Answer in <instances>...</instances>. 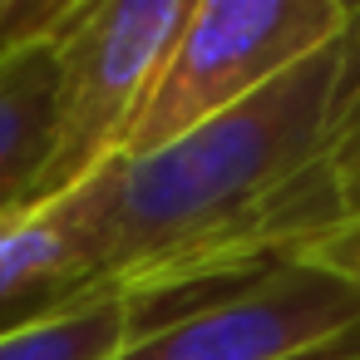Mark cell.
I'll list each match as a JSON object with an SVG mask.
<instances>
[{
    "label": "cell",
    "instance_id": "cell-1",
    "mask_svg": "<svg viewBox=\"0 0 360 360\" xmlns=\"http://www.w3.org/2000/svg\"><path fill=\"white\" fill-rule=\"evenodd\" d=\"M350 104L340 35L247 104L84 183L94 291L173 296L252 276L345 227L326 148Z\"/></svg>",
    "mask_w": 360,
    "mask_h": 360
},
{
    "label": "cell",
    "instance_id": "cell-2",
    "mask_svg": "<svg viewBox=\"0 0 360 360\" xmlns=\"http://www.w3.org/2000/svg\"><path fill=\"white\" fill-rule=\"evenodd\" d=\"M345 30V0H193L119 163L148 158L198 124L247 104Z\"/></svg>",
    "mask_w": 360,
    "mask_h": 360
},
{
    "label": "cell",
    "instance_id": "cell-3",
    "mask_svg": "<svg viewBox=\"0 0 360 360\" xmlns=\"http://www.w3.org/2000/svg\"><path fill=\"white\" fill-rule=\"evenodd\" d=\"M193 0H89L55 45V143L40 183L50 207L119 163L148 84Z\"/></svg>",
    "mask_w": 360,
    "mask_h": 360
},
{
    "label": "cell",
    "instance_id": "cell-4",
    "mask_svg": "<svg viewBox=\"0 0 360 360\" xmlns=\"http://www.w3.org/2000/svg\"><path fill=\"white\" fill-rule=\"evenodd\" d=\"M360 330V286L296 252L252 276L188 291L114 360H301Z\"/></svg>",
    "mask_w": 360,
    "mask_h": 360
},
{
    "label": "cell",
    "instance_id": "cell-5",
    "mask_svg": "<svg viewBox=\"0 0 360 360\" xmlns=\"http://www.w3.org/2000/svg\"><path fill=\"white\" fill-rule=\"evenodd\" d=\"M94 296V237L84 188L70 198L0 217V330L40 321Z\"/></svg>",
    "mask_w": 360,
    "mask_h": 360
},
{
    "label": "cell",
    "instance_id": "cell-6",
    "mask_svg": "<svg viewBox=\"0 0 360 360\" xmlns=\"http://www.w3.org/2000/svg\"><path fill=\"white\" fill-rule=\"evenodd\" d=\"M55 45L0 60V217L35 212L40 202L55 143Z\"/></svg>",
    "mask_w": 360,
    "mask_h": 360
},
{
    "label": "cell",
    "instance_id": "cell-7",
    "mask_svg": "<svg viewBox=\"0 0 360 360\" xmlns=\"http://www.w3.org/2000/svg\"><path fill=\"white\" fill-rule=\"evenodd\" d=\"M183 296L188 291H173V296H139V291L79 296L40 321L0 330V360H114L139 330L163 321Z\"/></svg>",
    "mask_w": 360,
    "mask_h": 360
},
{
    "label": "cell",
    "instance_id": "cell-8",
    "mask_svg": "<svg viewBox=\"0 0 360 360\" xmlns=\"http://www.w3.org/2000/svg\"><path fill=\"white\" fill-rule=\"evenodd\" d=\"M89 0H0V60L35 45H55Z\"/></svg>",
    "mask_w": 360,
    "mask_h": 360
},
{
    "label": "cell",
    "instance_id": "cell-9",
    "mask_svg": "<svg viewBox=\"0 0 360 360\" xmlns=\"http://www.w3.org/2000/svg\"><path fill=\"white\" fill-rule=\"evenodd\" d=\"M326 173L335 183V198L345 207V222H360V94L345 104L330 148H326Z\"/></svg>",
    "mask_w": 360,
    "mask_h": 360
},
{
    "label": "cell",
    "instance_id": "cell-10",
    "mask_svg": "<svg viewBox=\"0 0 360 360\" xmlns=\"http://www.w3.org/2000/svg\"><path fill=\"white\" fill-rule=\"evenodd\" d=\"M340 60H345V89L360 94V6L345 0V30H340Z\"/></svg>",
    "mask_w": 360,
    "mask_h": 360
}]
</instances>
